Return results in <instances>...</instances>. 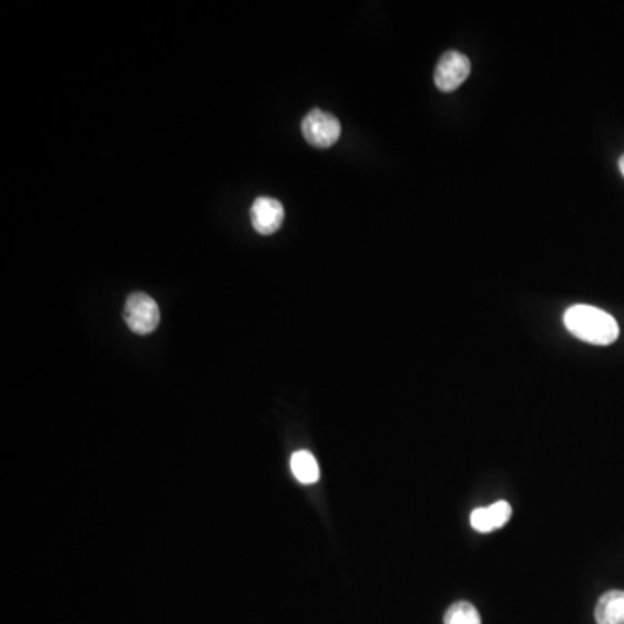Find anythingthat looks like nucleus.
<instances>
[{
  "label": "nucleus",
  "instance_id": "f257e3e1",
  "mask_svg": "<svg viewBox=\"0 0 624 624\" xmlns=\"http://www.w3.org/2000/svg\"><path fill=\"white\" fill-rule=\"evenodd\" d=\"M564 325L574 337L593 346H611L620 337L613 316L593 306H573L565 310Z\"/></svg>",
  "mask_w": 624,
  "mask_h": 624
},
{
  "label": "nucleus",
  "instance_id": "f03ea898",
  "mask_svg": "<svg viewBox=\"0 0 624 624\" xmlns=\"http://www.w3.org/2000/svg\"><path fill=\"white\" fill-rule=\"evenodd\" d=\"M124 319L134 334H152L160 325L158 304L155 303V298L141 291L129 295L124 307Z\"/></svg>",
  "mask_w": 624,
  "mask_h": 624
},
{
  "label": "nucleus",
  "instance_id": "7ed1b4c3",
  "mask_svg": "<svg viewBox=\"0 0 624 624\" xmlns=\"http://www.w3.org/2000/svg\"><path fill=\"white\" fill-rule=\"evenodd\" d=\"M340 122L331 113L313 110L303 120V134L307 143L316 147H330L340 137Z\"/></svg>",
  "mask_w": 624,
  "mask_h": 624
},
{
  "label": "nucleus",
  "instance_id": "20e7f679",
  "mask_svg": "<svg viewBox=\"0 0 624 624\" xmlns=\"http://www.w3.org/2000/svg\"><path fill=\"white\" fill-rule=\"evenodd\" d=\"M470 75V61L466 54L458 51L446 52L444 57L439 60L436 72H433V82L438 85L439 91L451 92L460 88Z\"/></svg>",
  "mask_w": 624,
  "mask_h": 624
},
{
  "label": "nucleus",
  "instance_id": "39448f33",
  "mask_svg": "<svg viewBox=\"0 0 624 624\" xmlns=\"http://www.w3.org/2000/svg\"><path fill=\"white\" fill-rule=\"evenodd\" d=\"M250 219L257 233L273 235L285 221V208L278 200L260 196L252 205Z\"/></svg>",
  "mask_w": 624,
  "mask_h": 624
},
{
  "label": "nucleus",
  "instance_id": "423d86ee",
  "mask_svg": "<svg viewBox=\"0 0 624 624\" xmlns=\"http://www.w3.org/2000/svg\"><path fill=\"white\" fill-rule=\"evenodd\" d=\"M510 518H512V507L507 501H497L491 507L473 510L470 525L479 533H491L494 529L503 528Z\"/></svg>",
  "mask_w": 624,
  "mask_h": 624
},
{
  "label": "nucleus",
  "instance_id": "0eeeda50",
  "mask_svg": "<svg viewBox=\"0 0 624 624\" xmlns=\"http://www.w3.org/2000/svg\"><path fill=\"white\" fill-rule=\"evenodd\" d=\"M596 624H624V592L611 590L601 596L595 607Z\"/></svg>",
  "mask_w": 624,
  "mask_h": 624
},
{
  "label": "nucleus",
  "instance_id": "6e6552de",
  "mask_svg": "<svg viewBox=\"0 0 624 624\" xmlns=\"http://www.w3.org/2000/svg\"><path fill=\"white\" fill-rule=\"evenodd\" d=\"M291 472L298 482L303 484H315L319 479L318 461L309 451H297L291 454Z\"/></svg>",
  "mask_w": 624,
  "mask_h": 624
},
{
  "label": "nucleus",
  "instance_id": "1a4fd4ad",
  "mask_svg": "<svg viewBox=\"0 0 624 624\" xmlns=\"http://www.w3.org/2000/svg\"><path fill=\"white\" fill-rule=\"evenodd\" d=\"M444 624H481V614L470 602H457L446 611Z\"/></svg>",
  "mask_w": 624,
  "mask_h": 624
},
{
  "label": "nucleus",
  "instance_id": "9d476101",
  "mask_svg": "<svg viewBox=\"0 0 624 624\" xmlns=\"http://www.w3.org/2000/svg\"><path fill=\"white\" fill-rule=\"evenodd\" d=\"M620 171L624 175V155L620 158Z\"/></svg>",
  "mask_w": 624,
  "mask_h": 624
}]
</instances>
